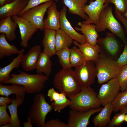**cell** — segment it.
I'll list each match as a JSON object with an SVG mask.
<instances>
[{"label":"cell","instance_id":"cell-21","mask_svg":"<svg viewBox=\"0 0 127 127\" xmlns=\"http://www.w3.org/2000/svg\"><path fill=\"white\" fill-rule=\"evenodd\" d=\"M18 26L12 17H8L0 21V33L4 34L7 40L12 41L15 40L17 36L15 31Z\"/></svg>","mask_w":127,"mask_h":127},{"label":"cell","instance_id":"cell-7","mask_svg":"<svg viewBox=\"0 0 127 127\" xmlns=\"http://www.w3.org/2000/svg\"><path fill=\"white\" fill-rule=\"evenodd\" d=\"M75 68V78L82 88L91 87L94 83L97 72L94 62L86 60Z\"/></svg>","mask_w":127,"mask_h":127},{"label":"cell","instance_id":"cell-33","mask_svg":"<svg viewBox=\"0 0 127 127\" xmlns=\"http://www.w3.org/2000/svg\"><path fill=\"white\" fill-rule=\"evenodd\" d=\"M18 106L16 99L13 98L12 102L10 105H7L10 114L11 122V127H20V121L18 116L17 108Z\"/></svg>","mask_w":127,"mask_h":127},{"label":"cell","instance_id":"cell-42","mask_svg":"<svg viewBox=\"0 0 127 127\" xmlns=\"http://www.w3.org/2000/svg\"><path fill=\"white\" fill-rule=\"evenodd\" d=\"M13 101V99H12L8 97H4L3 96L0 97V106L12 103Z\"/></svg>","mask_w":127,"mask_h":127},{"label":"cell","instance_id":"cell-46","mask_svg":"<svg viewBox=\"0 0 127 127\" xmlns=\"http://www.w3.org/2000/svg\"><path fill=\"white\" fill-rule=\"evenodd\" d=\"M1 127H11L10 123L6 124L3 125Z\"/></svg>","mask_w":127,"mask_h":127},{"label":"cell","instance_id":"cell-25","mask_svg":"<svg viewBox=\"0 0 127 127\" xmlns=\"http://www.w3.org/2000/svg\"><path fill=\"white\" fill-rule=\"evenodd\" d=\"M113 111L111 103L106 104L100 112L93 118V123L95 127H106L111 121L110 116Z\"/></svg>","mask_w":127,"mask_h":127},{"label":"cell","instance_id":"cell-13","mask_svg":"<svg viewBox=\"0 0 127 127\" xmlns=\"http://www.w3.org/2000/svg\"><path fill=\"white\" fill-rule=\"evenodd\" d=\"M67 8L64 5L60 12V28L73 40L77 41L79 43L83 44L87 42L85 36L77 32L72 26L67 19L66 16Z\"/></svg>","mask_w":127,"mask_h":127},{"label":"cell","instance_id":"cell-41","mask_svg":"<svg viewBox=\"0 0 127 127\" xmlns=\"http://www.w3.org/2000/svg\"><path fill=\"white\" fill-rule=\"evenodd\" d=\"M115 12L116 18L120 21L124 26L127 36V20L125 18L122 14L118 11L116 8H115Z\"/></svg>","mask_w":127,"mask_h":127},{"label":"cell","instance_id":"cell-14","mask_svg":"<svg viewBox=\"0 0 127 127\" xmlns=\"http://www.w3.org/2000/svg\"><path fill=\"white\" fill-rule=\"evenodd\" d=\"M106 0H90L88 5H86L84 11L88 17V19L82 22L88 24H97L100 14L103 8Z\"/></svg>","mask_w":127,"mask_h":127},{"label":"cell","instance_id":"cell-34","mask_svg":"<svg viewBox=\"0 0 127 127\" xmlns=\"http://www.w3.org/2000/svg\"><path fill=\"white\" fill-rule=\"evenodd\" d=\"M123 92L127 89V65L123 66L116 78Z\"/></svg>","mask_w":127,"mask_h":127},{"label":"cell","instance_id":"cell-32","mask_svg":"<svg viewBox=\"0 0 127 127\" xmlns=\"http://www.w3.org/2000/svg\"><path fill=\"white\" fill-rule=\"evenodd\" d=\"M55 54L58 57L59 62L62 69L71 68L70 62V49L66 48L56 52Z\"/></svg>","mask_w":127,"mask_h":127},{"label":"cell","instance_id":"cell-38","mask_svg":"<svg viewBox=\"0 0 127 127\" xmlns=\"http://www.w3.org/2000/svg\"><path fill=\"white\" fill-rule=\"evenodd\" d=\"M59 0H29L28 4L24 10L18 16H20L24 12L28 9L38 6L45 2L54 1L57 2Z\"/></svg>","mask_w":127,"mask_h":127},{"label":"cell","instance_id":"cell-26","mask_svg":"<svg viewBox=\"0 0 127 127\" xmlns=\"http://www.w3.org/2000/svg\"><path fill=\"white\" fill-rule=\"evenodd\" d=\"M73 43L80 49L86 60L94 62L98 58L99 54L100 48L97 44L94 46L87 42L81 44L75 40L73 41Z\"/></svg>","mask_w":127,"mask_h":127},{"label":"cell","instance_id":"cell-20","mask_svg":"<svg viewBox=\"0 0 127 127\" xmlns=\"http://www.w3.org/2000/svg\"><path fill=\"white\" fill-rule=\"evenodd\" d=\"M77 25L80 27H75L77 31H80L85 37L87 42L95 46L97 42L99 35L96 29V25L93 24H86L81 22H79Z\"/></svg>","mask_w":127,"mask_h":127},{"label":"cell","instance_id":"cell-4","mask_svg":"<svg viewBox=\"0 0 127 127\" xmlns=\"http://www.w3.org/2000/svg\"><path fill=\"white\" fill-rule=\"evenodd\" d=\"M69 98L71 102L68 106L72 110L85 111L101 105L97 94L91 87L82 88L79 92Z\"/></svg>","mask_w":127,"mask_h":127},{"label":"cell","instance_id":"cell-8","mask_svg":"<svg viewBox=\"0 0 127 127\" xmlns=\"http://www.w3.org/2000/svg\"><path fill=\"white\" fill-rule=\"evenodd\" d=\"M97 44L99 47V54L117 60L120 55V47L115 35L107 32L105 37H98Z\"/></svg>","mask_w":127,"mask_h":127},{"label":"cell","instance_id":"cell-12","mask_svg":"<svg viewBox=\"0 0 127 127\" xmlns=\"http://www.w3.org/2000/svg\"><path fill=\"white\" fill-rule=\"evenodd\" d=\"M12 18L19 28L21 40L20 45L24 48L28 47V41L38 29L28 20L20 16H14Z\"/></svg>","mask_w":127,"mask_h":127},{"label":"cell","instance_id":"cell-45","mask_svg":"<svg viewBox=\"0 0 127 127\" xmlns=\"http://www.w3.org/2000/svg\"><path fill=\"white\" fill-rule=\"evenodd\" d=\"M121 112H123L126 114H127V106L120 110Z\"/></svg>","mask_w":127,"mask_h":127},{"label":"cell","instance_id":"cell-30","mask_svg":"<svg viewBox=\"0 0 127 127\" xmlns=\"http://www.w3.org/2000/svg\"><path fill=\"white\" fill-rule=\"evenodd\" d=\"M70 49V62L72 67L79 66L86 61L83 54L77 46L75 45Z\"/></svg>","mask_w":127,"mask_h":127},{"label":"cell","instance_id":"cell-2","mask_svg":"<svg viewBox=\"0 0 127 127\" xmlns=\"http://www.w3.org/2000/svg\"><path fill=\"white\" fill-rule=\"evenodd\" d=\"M53 85L59 92L64 93L69 98L77 94L82 88L71 68L60 71L54 76Z\"/></svg>","mask_w":127,"mask_h":127},{"label":"cell","instance_id":"cell-11","mask_svg":"<svg viewBox=\"0 0 127 127\" xmlns=\"http://www.w3.org/2000/svg\"><path fill=\"white\" fill-rule=\"evenodd\" d=\"M120 87L116 78L112 79L103 84L99 90L97 97L101 105L111 103L119 92Z\"/></svg>","mask_w":127,"mask_h":127},{"label":"cell","instance_id":"cell-19","mask_svg":"<svg viewBox=\"0 0 127 127\" xmlns=\"http://www.w3.org/2000/svg\"><path fill=\"white\" fill-rule=\"evenodd\" d=\"M47 12V18L44 20V28L56 31L60 29V13L57 10L55 2L53 1L48 8Z\"/></svg>","mask_w":127,"mask_h":127},{"label":"cell","instance_id":"cell-24","mask_svg":"<svg viewBox=\"0 0 127 127\" xmlns=\"http://www.w3.org/2000/svg\"><path fill=\"white\" fill-rule=\"evenodd\" d=\"M24 49L20 50L18 55L8 65L0 68V83H4L11 78L10 73L14 68H18L21 64L22 60L24 55Z\"/></svg>","mask_w":127,"mask_h":127},{"label":"cell","instance_id":"cell-40","mask_svg":"<svg viewBox=\"0 0 127 127\" xmlns=\"http://www.w3.org/2000/svg\"><path fill=\"white\" fill-rule=\"evenodd\" d=\"M44 127H68L67 124L58 119H52L45 123Z\"/></svg>","mask_w":127,"mask_h":127},{"label":"cell","instance_id":"cell-18","mask_svg":"<svg viewBox=\"0 0 127 127\" xmlns=\"http://www.w3.org/2000/svg\"><path fill=\"white\" fill-rule=\"evenodd\" d=\"M47 96L49 97L53 109L60 113L61 110L69 106L71 102L64 93H59L52 87L48 91Z\"/></svg>","mask_w":127,"mask_h":127},{"label":"cell","instance_id":"cell-6","mask_svg":"<svg viewBox=\"0 0 127 127\" xmlns=\"http://www.w3.org/2000/svg\"><path fill=\"white\" fill-rule=\"evenodd\" d=\"M28 112L32 123L38 127H44L47 115L53 109L52 105L46 101L45 96L41 93H37Z\"/></svg>","mask_w":127,"mask_h":127},{"label":"cell","instance_id":"cell-1","mask_svg":"<svg viewBox=\"0 0 127 127\" xmlns=\"http://www.w3.org/2000/svg\"><path fill=\"white\" fill-rule=\"evenodd\" d=\"M18 74H10L11 78L4 83L16 84L23 86L26 92L36 94L39 93L45 87L49 76L42 74H31L20 70Z\"/></svg>","mask_w":127,"mask_h":127},{"label":"cell","instance_id":"cell-9","mask_svg":"<svg viewBox=\"0 0 127 127\" xmlns=\"http://www.w3.org/2000/svg\"><path fill=\"white\" fill-rule=\"evenodd\" d=\"M53 1L43 3L31 8L23 13L20 16L28 20L38 29L44 30V18L45 12Z\"/></svg>","mask_w":127,"mask_h":127},{"label":"cell","instance_id":"cell-27","mask_svg":"<svg viewBox=\"0 0 127 127\" xmlns=\"http://www.w3.org/2000/svg\"><path fill=\"white\" fill-rule=\"evenodd\" d=\"M50 57L43 52L40 54L37 63L36 71L37 74H42L49 76L52 71V62Z\"/></svg>","mask_w":127,"mask_h":127},{"label":"cell","instance_id":"cell-47","mask_svg":"<svg viewBox=\"0 0 127 127\" xmlns=\"http://www.w3.org/2000/svg\"><path fill=\"white\" fill-rule=\"evenodd\" d=\"M123 17L127 20V9L123 15Z\"/></svg>","mask_w":127,"mask_h":127},{"label":"cell","instance_id":"cell-43","mask_svg":"<svg viewBox=\"0 0 127 127\" xmlns=\"http://www.w3.org/2000/svg\"><path fill=\"white\" fill-rule=\"evenodd\" d=\"M32 123V121L28 116L27 118V122H24L23 123V124L25 127H32L33 126Z\"/></svg>","mask_w":127,"mask_h":127},{"label":"cell","instance_id":"cell-10","mask_svg":"<svg viewBox=\"0 0 127 127\" xmlns=\"http://www.w3.org/2000/svg\"><path fill=\"white\" fill-rule=\"evenodd\" d=\"M102 107L91 108L85 111L71 109L69 111L67 124L68 127H86L94 114L100 111Z\"/></svg>","mask_w":127,"mask_h":127},{"label":"cell","instance_id":"cell-29","mask_svg":"<svg viewBox=\"0 0 127 127\" xmlns=\"http://www.w3.org/2000/svg\"><path fill=\"white\" fill-rule=\"evenodd\" d=\"M73 40L62 30L56 31L55 48L56 52L69 48L73 43Z\"/></svg>","mask_w":127,"mask_h":127},{"label":"cell","instance_id":"cell-48","mask_svg":"<svg viewBox=\"0 0 127 127\" xmlns=\"http://www.w3.org/2000/svg\"><path fill=\"white\" fill-rule=\"evenodd\" d=\"M124 120L125 122L127 123V114H125V117Z\"/></svg>","mask_w":127,"mask_h":127},{"label":"cell","instance_id":"cell-31","mask_svg":"<svg viewBox=\"0 0 127 127\" xmlns=\"http://www.w3.org/2000/svg\"><path fill=\"white\" fill-rule=\"evenodd\" d=\"M113 111H117L127 106V89L119 92L111 103Z\"/></svg>","mask_w":127,"mask_h":127},{"label":"cell","instance_id":"cell-17","mask_svg":"<svg viewBox=\"0 0 127 127\" xmlns=\"http://www.w3.org/2000/svg\"><path fill=\"white\" fill-rule=\"evenodd\" d=\"M10 85H3L0 83V95L2 96L8 97L10 95L15 94L18 107L21 105L24 99L26 93L24 87L22 85L16 84Z\"/></svg>","mask_w":127,"mask_h":127},{"label":"cell","instance_id":"cell-3","mask_svg":"<svg viewBox=\"0 0 127 127\" xmlns=\"http://www.w3.org/2000/svg\"><path fill=\"white\" fill-rule=\"evenodd\" d=\"M96 30L98 33L109 30L111 33L118 37L124 44L127 39L122 27L114 17L111 6L104 4L99 16L98 24L96 25Z\"/></svg>","mask_w":127,"mask_h":127},{"label":"cell","instance_id":"cell-44","mask_svg":"<svg viewBox=\"0 0 127 127\" xmlns=\"http://www.w3.org/2000/svg\"><path fill=\"white\" fill-rule=\"evenodd\" d=\"M15 0H0V6L8 4L15 1Z\"/></svg>","mask_w":127,"mask_h":127},{"label":"cell","instance_id":"cell-36","mask_svg":"<svg viewBox=\"0 0 127 127\" xmlns=\"http://www.w3.org/2000/svg\"><path fill=\"white\" fill-rule=\"evenodd\" d=\"M7 104L0 107V126L6 124L10 123L11 118L8 114L7 111Z\"/></svg>","mask_w":127,"mask_h":127},{"label":"cell","instance_id":"cell-35","mask_svg":"<svg viewBox=\"0 0 127 127\" xmlns=\"http://www.w3.org/2000/svg\"><path fill=\"white\" fill-rule=\"evenodd\" d=\"M110 3L114 4L115 8L123 15L127 9V0H106L104 5H108Z\"/></svg>","mask_w":127,"mask_h":127},{"label":"cell","instance_id":"cell-5","mask_svg":"<svg viewBox=\"0 0 127 127\" xmlns=\"http://www.w3.org/2000/svg\"><path fill=\"white\" fill-rule=\"evenodd\" d=\"M94 63L97 72V82L99 84L116 78L122 67L119 66L116 60L100 54Z\"/></svg>","mask_w":127,"mask_h":127},{"label":"cell","instance_id":"cell-16","mask_svg":"<svg viewBox=\"0 0 127 127\" xmlns=\"http://www.w3.org/2000/svg\"><path fill=\"white\" fill-rule=\"evenodd\" d=\"M29 0H15L0 7V20L8 17L18 16L27 5Z\"/></svg>","mask_w":127,"mask_h":127},{"label":"cell","instance_id":"cell-28","mask_svg":"<svg viewBox=\"0 0 127 127\" xmlns=\"http://www.w3.org/2000/svg\"><path fill=\"white\" fill-rule=\"evenodd\" d=\"M20 50L14 45H11L7 41L5 35L1 33L0 35V59L5 56H9L12 54H18Z\"/></svg>","mask_w":127,"mask_h":127},{"label":"cell","instance_id":"cell-37","mask_svg":"<svg viewBox=\"0 0 127 127\" xmlns=\"http://www.w3.org/2000/svg\"><path fill=\"white\" fill-rule=\"evenodd\" d=\"M126 114L121 112L116 114L113 117L109 124L110 127H117L120 125L125 122V117Z\"/></svg>","mask_w":127,"mask_h":127},{"label":"cell","instance_id":"cell-23","mask_svg":"<svg viewBox=\"0 0 127 127\" xmlns=\"http://www.w3.org/2000/svg\"><path fill=\"white\" fill-rule=\"evenodd\" d=\"M88 0H63L64 5L68 8V12L71 14L78 15L85 20L88 18L84 9Z\"/></svg>","mask_w":127,"mask_h":127},{"label":"cell","instance_id":"cell-39","mask_svg":"<svg viewBox=\"0 0 127 127\" xmlns=\"http://www.w3.org/2000/svg\"><path fill=\"white\" fill-rule=\"evenodd\" d=\"M116 61L118 64L121 67L127 65V43L124 44L123 51Z\"/></svg>","mask_w":127,"mask_h":127},{"label":"cell","instance_id":"cell-15","mask_svg":"<svg viewBox=\"0 0 127 127\" xmlns=\"http://www.w3.org/2000/svg\"><path fill=\"white\" fill-rule=\"evenodd\" d=\"M41 52V47L40 45H36L32 47L23 56L21 64L23 69L28 72L36 69Z\"/></svg>","mask_w":127,"mask_h":127},{"label":"cell","instance_id":"cell-22","mask_svg":"<svg viewBox=\"0 0 127 127\" xmlns=\"http://www.w3.org/2000/svg\"><path fill=\"white\" fill-rule=\"evenodd\" d=\"M44 36L42 40L44 47L43 52L51 57L55 54L56 51L55 48L56 31L44 28Z\"/></svg>","mask_w":127,"mask_h":127}]
</instances>
